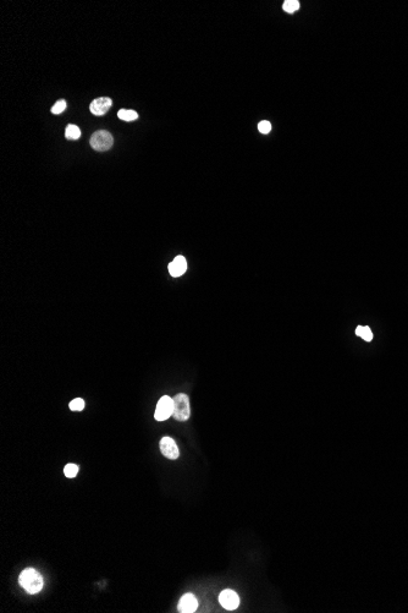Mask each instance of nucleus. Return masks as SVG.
Returning <instances> with one entry per match:
<instances>
[{
  "instance_id": "obj_2",
  "label": "nucleus",
  "mask_w": 408,
  "mask_h": 613,
  "mask_svg": "<svg viewBox=\"0 0 408 613\" xmlns=\"http://www.w3.org/2000/svg\"><path fill=\"white\" fill-rule=\"evenodd\" d=\"M174 401V411L173 416L178 421H187L191 416V409H190V399L188 395L180 393L173 398Z\"/></svg>"
},
{
  "instance_id": "obj_15",
  "label": "nucleus",
  "mask_w": 408,
  "mask_h": 613,
  "mask_svg": "<svg viewBox=\"0 0 408 613\" xmlns=\"http://www.w3.org/2000/svg\"><path fill=\"white\" fill-rule=\"evenodd\" d=\"M77 473H79V467H77L76 464H67L64 469V474L66 477H70V479H73V477H76Z\"/></svg>"
},
{
  "instance_id": "obj_3",
  "label": "nucleus",
  "mask_w": 408,
  "mask_h": 613,
  "mask_svg": "<svg viewBox=\"0 0 408 613\" xmlns=\"http://www.w3.org/2000/svg\"><path fill=\"white\" fill-rule=\"evenodd\" d=\"M89 143H91L92 148L95 149V151L106 152V151H109V149L113 147L114 137L109 131L99 130V131H95L94 134L92 135L91 140H89Z\"/></svg>"
},
{
  "instance_id": "obj_9",
  "label": "nucleus",
  "mask_w": 408,
  "mask_h": 613,
  "mask_svg": "<svg viewBox=\"0 0 408 613\" xmlns=\"http://www.w3.org/2000/svg\"><path fill=\"white\" fill-rule=\"evenodd\" d=\"M187 269V262L184 256H178L174 258L173 262L169 263V273L173 277H180Z\"/></svg>"
},
{
  "instance_id": "obj_12",
  "label": "nucleus",
  "mask_w": 408,
  "mask_h": 613,
  "mask_svg": "<svg viewBox=\"0 0 408 613\" xmlns=\"http://www.w3.org/2000/svg\"><path fill=\"white\" fill-rule=\"evenodd\" d=\"M356 334L358 336H361L363 341L365 342H371V339H373V333H371V330L369 327L367 326H358L356 329Z\"/></svg>"
},
{
  "instance_id": "obj_10",
  "label": "nucleus",
  "mask_w": 408,
  "mask_h": 613,
  "mask_svg": "<svg viewBox=\"0 0 408 613\" xmlns=\"http://www.w3.org/2000/svg\"><path fill=\"white\" fill-rule=\"evenodd\" d=\"M65 137H66V139L73 140V141L79 140L80 137H81V130H80L79 126H76V125H74V124H70V125L66 126V129H65Z\"/></svg>"
},
{
  "instance_id": "obj_13",
  "label": "nucleus",
  "mask_w": 408,
  "mask_h": 613,
  "mask_svg": "<svg viewBox=\"0 0 408 613\" xmlns=\"http://www.w3.org/2000/svg\"><path fill=\"white\" fill-rule=\"evenodd\" d=\"M284 10L286 11V13L292 14L295 13V11L298 10L299 8V3L297 2V0H286V2L284 3Z\"/></svg>"
},
{
  "instance_id": "obj_8",
  "label": "nucleus",
  "mask_w": 408,
  "mask_h": 613,
  "mask_svg": "<svg viewBox=\"0 0 408 613\" xmlns=\"http://www.w3.org/2000/svg\"><path fill=\"white\" fill-rule=\"evenodd\" d=\"M198 607V601L193 594H185L179 601L178 609L181 613H193Z\"/></svg>"
},
{
  "instance_id": "obj_7",
  "label": "nucleus",
  "mask_w": 408,
  "mask_h": 613,
  "mask_svg": "<svg viewBox=\"0 0 408 613\" xmlns=\"http://www.w3.org/2000/svg\"><path fill=\"white\" fill-rule=\"evenodd\" d=\"M112 104L113 102L109 97H100L94 99V101L92 102L91 106H89V110H91V113L94 114V115L101 116L110 109Z\"/></svg>"
},
{
  "instance_id": "obj_5",
  "label": "nucleus",
  "mask_w": 408,
  "mask_h": 613,
  "mask_svg": "<svg viewBox=\"0 0 408 613\" xmlns=\"http://www.w3.org/2000/svg\"><path fill=\"white\" fill-rule=\"evenodd\" d=\"M219 602H220V605L223 606L224 608L229 609V611H233V609H236L240 605V597L233 590L226 589V590L221 591V594L219 595Z\"/></svg>"
},
{
  "instance_id": "obj_11",
  "label": "nucleus",
  "mask_w": 408,
  "mask_h": 613,
  "mask_svg": "<svg viewBox=\"0 0 408 613\" xmlns=\"http://www.w3.org/2000/svg\"><path fill=\"white\" fill-rule=\"evenodd\" d=\"M118 116L119 119L124 120V121H133V120L139 118V114L131 109H120L118 112Z\"/></svg>"
},
{
  "instance_id": "obj_14",
  "label": "nucleus",
  "mask_w": 408,
  "mask_h": 613,
  "mask_svg": "<svg viewBox=\"0 0 408 613\" xmlns=\"http://www.w3.org/2000/svg\"><path fill=\"white\" fill-rule=\"evenodd\" d=\"M85 401L82 398H76L69 404V407H70V410L73 411H82L85 409Z\"/></svg>"
},
{
  "instance_id": "obj_6",
  "label": "nucleus",
  "mask_w": 408,
  "mask_h": 613,
  "mask_svg": "<svg viewBox=\"0 0 408 613\" xmlns=\"http://www.w3.org/2000/svg\"><path fill=\"white\" fill-rule=\"evenodd\" d=\"M159 447H160L161 454H163L165 458L172 459V461H175V459L179 458V455H180L179 448H178V446H176L175 441H174L172 437L161 438Z\"/></svg>"
},
{
  "instance_id": "obj_16",
  "label": "nucleus",
  "mask_w": 408,
  "mask_h": 613,
  "mask_svg": "<svg viewBox=\"0 0 408 613\" xmlns=\"http://www.w3.org/2000/svg\"><path fill=\"white\" fill-rule=\"evenodd\" d=\"M65 109H66V101L65 99H60V101L56 102V103L53 106L52 113L53 114H61Z\"/></svg>"
},
{
  "instance_id": "obj_1",
  "label": "nucleus",
  "mask_w": 408,
  "mask_h": 613,
  "mask_svg": "<svg viewBox=\"0 0 408 613\" xmlns=\"http://www.w3.org/2000/svg\"><path fill=\"white\" fill-rule=\"evenodd\" d=\"M19 584L28 594H38L43 589V578L33 568H27L20 574Z\"/></svg>"
},
{
  "instance_id": "obj_17",
  "label": "nucleus",
  "mask_w": 408,
  "mask_h": 613,
  "mask_svg": "<svg viewBox=\"0 0 408 613\" xmlns=\"http://www.w3.org/2000/svg\"><path fill=\"white\" fill-rule=\"evenodd\" d=\"M258 129H259V131L262 132V134H268V132L271 130V125H270V122L266 121V120H263V121H260L259 124H258Z\"/></svg>"
},
{
  "instance_id": "obj_4",
  "label": "nucleus",
  "mask_w": 408,
  "mask_h": 613,
  "mask_svg": "<svg viewBox=\"0 0 408 613\" xmlns=\"http://www.w3.org/2000/svg\"><path fill=\"white\" fill-rule=\"evenodd\" d=\"M173 411H174L173 398H170L169 395L161 396L157 404V409H155V413H154L155 420H157V421H165V420L169 419L170 416H173Z\"/></svg>"
}]
</instances>
